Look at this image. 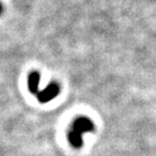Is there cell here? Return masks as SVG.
Returning a JSON list of instances; mask_svg holds the SVG:
<instances>
[{"label": "cell", "instance_id": "3", "mask_svg": "<svg viewBox=\"0 0 156 156\" xmlns=\"http://www.w3.org/2000/svg\"><path fill=\"white\" fill-rule=\"evenodd\" d=\"M39 80H40V75L37 72H33L28 76V89L33 94L37 95L39 92Z\"/></svg>", "mask_w": 156, "mask_h": 156}, {"label": "cell", "instance_id": "2", "mask_svg": "<svg viewBox=\"0 0 156 156\" xmlns=\"http://www.w3.org/2000/svg\"><path fill=\"white\" fill-rule=\"evenodd\" d=\"M58 92H60V86L56 83H49L44 90L39 91L36 97L40 103H47L49 101L53 100L58 94Z\"/></svg>", "mask_w": 156, "mask_h": 156}, {"label": "cell", "instance_id": "4", "mask_svg": "<svg viewBox=\"0 0 156 156\" xmlns=\"http://www.w3.org/2000/svg\"><path fill=\"white\" fill-rule=\"evenodd\" d=\"M1 11H2V7H1V3H0V13H1Z\"/></svg>", "mask_w": 156, "mask_h": 156}, {"label": "cell", "instance_id": "1", "mask_svg": "<svg viewBox=\"0 0 156 156\" xmlns=\"http://www.w3.org/2000/svg\"><path fill=\"white\" fill-rule=\"evenodd\" d=\"M93 130H94V125L91 122V119L87 117L76 118L67 133L68 142L72 144L73 147L79 149L83 145V134L87 132H92Z\"/></svg>", "mask_w": 156, "mask_h": 156}]
</instances>
